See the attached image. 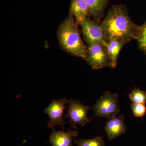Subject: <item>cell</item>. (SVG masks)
<instances>
[{
	"label": "cell",
	"instance_id": "obj_1",
	"mask_svg": "<svg viewBox=\"0 0 146 146\" xmlns=\"http://www.w3.org/2000/svg\"><path fill=\"white\" fill-rule=\"evenodd\" d=\"M100 26L107 41L116 39L128 42L137 40L141 27L131 20L126 7L122 4L112 6Z\"/></svg>",
	"mask_w": 146,
	"mask_h": 146
},
{
	"label": "cell",
	"instance_id": "obj_2",
	"mask_svg": "<svg viewBox=\"0 0 146 146\" xmlns=\"http://www.w3.org/2000/svg\"><path fill=\"white\" fill-rule=\"evenodd\" d=\"M78 26L74 16L70 13L58 29V39L60 47L66 52L84 59L88 46L82 39Z\"/></svg>",
	"mask_w": 146,
	"mask_h": 146
},
{
	"label": "cell",
	"instance_id": "obj_3",
	"mask_svg": "<svg viewBox=\"0 0 146 146\" xmlns=\"http://www.w3.org/2000/svg\"><path fill=\"white\" fill-rule=\"evenodd\" d=\"M118 94L105 92L91 107L94 112L92 117H106L108 120L114 117L119 113L118 104Z\"/></svg>",
	"mask_w": 146,
	"mask_h": 146
},
{
	"label": "cell",
	"instance_id": "obj_4",
	"mask_svg": "<svg viewBox=\"0 0 146 146\" xmlns=\"http://www.w3.org/2000/svg\"><path fill=\"white\" fill-rule=\"evenodd\" d=\"M84 59L93 70L109 67V59L105 46L99 43L88 46V51Z\"/></svg>",
	"mask_w": 146,
	"mask_h": 146
},
{
	"label": "cell",
	"instance_id": "obj_5",
	"mask_svg": "<svg viewBox=\"0 0 146 146\" xmlns=\"http://www.w3.org/2000/svg\"><path fill=\"white\" fill-rule=\"evenodd\" d=\"M68 109L65 117L69 119V124L72 127L77 129L78 125L84 127L90 120L87 117L89 108L75 100H70L68 103Z\"/></svg>",
	"mask_w": 146,
	"mask_h": 146
},
{
	"label": "cell",
	"instance_id": "obj_6",
	"mask_svg": "<svg viewBox=\"0 0 146 146\" xmlns=\"http://www.w3.org/2000/svg\"><path fill=\"white\" fill-rule=\"evenodd\" d=\"M84 39L88 46L99 43L106 46L107 41L100 26V23L87 17L80 23Z\"/></svg>",
	"mask_w": 146,
	"mask_h": 146
},
{
	"label": "cell",
	"instance_id": "obj_7",
	"mask_svg": "<svg viewBox=\"0 0 146 146\" xmlns=\"http://www.w3.org/2000/svg\"><path fill=\"white\" fill-rule=\"evenodd\" d=\"M69 100L64 98L53 100L50 104L44 110V112L48 115L50 121L48 127L53 128L54 127L59 125L64 131L66 122L64 121L63 115L66 109V105Z\"/></svg>",
	"mask_w": 146,
	"mask_h": 146
},
{
	"label": "cell",
	"instance_id": "obj_8",
	"mask_svg": "<svg viewBox=\"0 0 146 146\" xmlns=\"http://www.w3.org/2000/svg\"><path fill=\"white\" fill-rule=\"evenodd\" d=\"M126 129L124 118L122 115L119 117L116 116L108 120L105 127L108 138L111 141L125 133Z\"/></svg>",
	"mask_w": 146,
	"mask_h": 146
},
{
	"label": "cell",
	"instance_id": "obj_9",
	"mask_svg": "<svg viewBox=\"0 0 146 146\" xmlns=\"http://www.w3.org/2000/svg\"><path fill=\"white\" fill-rule=\"evenodd\" d=\"M52 129L49 142L52 146H73V138L76 137L78 135L77 131L71 129H68L66 132L64 131H56L53 128Z\"/></svg>",
	"mask_w": 146,
	"mask_h": 146
},
{
	"label": "cell",
	"instance_id": "obj_10",
	"mask_svg": "<svg viewBox=\"0 0 146 146\" xmlns=\"http://www.w3.org/2000/svg\"><path fill=\"white\" fill-rule=\"evenodd\" d=\"M88 8V17L100 23L109 0H84Z\"/></svg>",
	"mask_w": 146,
	"mask_h": 146
},
{
	"label": "cell",
	"instance_id": "obj_11",
	"mask_svg": "<svg viewBox=\"0 0 146 146\" xmlns=\"http://www.w3.org/2000/svg\"><path fill=\"white\" fill-rule=\"evenodd\" d=\"M129 42L116 39H110L107 41L105 47L109 59V67L114 68L117 66L120 51L123 47Z\"/></svg>",
	"mask_w": 146,
	"mask_h": 146
},
{
	"label": "cell",
	"instance_id": "obj_12",
	"mask_svg": "<svg viewBox=\"0 0 146 146\" xmlns=\"http://www.w3.org/2000/svg\"><path fill=\"white\" fill-rule=\"evenodd\" d=\"M89 8L84 0H71L70 13L74 17L78 25L88 17Z\"/></svg>",
	"mask_w": 146,
	"mask_h": 146
},
{
	"label": "cell",
	"instance_id": "obj_13",
	"mask_svg": "<svg viewBox=\"0 0 146 146\" xmlns=\"http://www.w3.org/2000/svg\"><path fill=\"white\" fill-rule=\"evenodd\" d=\"M129 99L133 104L146 103V92L140 90L137 87H135L129 95Z\"/></svg>",
	"mask_w": 146,
	"mask_h": 146
},
{
	"label": "cell",
	"instance_id": "obj_14",
	"mask_svg": "<svg viewBox=\"0 0 146 146\" xmlns=\"http://www.w3.org/2000/svg\"><path fill=\"white\" fill-rule=\"evenodd\" d=\"M74 142L77 146H105L102 138L99 136L90 139L74 140Z\"/></svg>",
	"mask_w": 146,
	"mask_h": 146
},
{
	"label": "cell",
	"instance_id": "obj_15",
	"mask_svg": "<svg viewBox=\"0 0 146 146\" xmlns=\"http://www.w3.org/2000/svg\"><path fill=\"white\" fill-rule=\"evenodd\" d=\"M140 27L139 36L137 39L138 46L146 54V21Z\"/></svg>",
	"mask_w": 146,
	"mask_h": 146
},
{
	"label": "cell",
	"instance_id": "obj_16",
	"mask_svg": "<svg viewBox=\"0 0 146 146\" xmlns=\"http://www.w3.org/2000/svg\"><path fill=\"white\" fill-rule=\"evenodd\" d=\"M134 117H143L146 113V106L141 104H133L131 106Z\"/></svg>",
	"mask_w": 146,
	"mask_h": 146
}]
</instances>
